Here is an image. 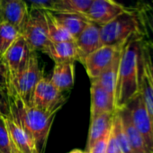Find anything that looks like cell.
Segmentation results:
<instances>
[{
  "label": "cell",
  "mask_w": 153,
  "mask_h": 153,
  "mask_svg": "<svg viewBox=\"0 0 153 153\" xmlns=\"http://www.w3.org/2000/svg\"><path fill=\"white\" fill-rule=\"evenodd\" d=\"M141 42V34L133 35L122 49L114 97L116 112L126 108L140 94Z\"/></svg>",
  "instance_id": "cell-1"
},
{
  "label": "cell",
  "mask_w": 153,
  "mask_h": 153,
  "mask_svg": "<svg viewBox=\"0 0 153 153\" xmlns=\"http://www.w3.org/2000/svg\"><path fill=\"white\" fill-rule=\"evenodd\" d=\"M10 105L23 127L34 141L38 152L42 153L57 113L42 111L18 97L10 98Z\"/></svg>",
  "instance_id": "cell-2"
},
{
  "label": "cell",
  "mask_w": 153,
  "mask_h": 153,
  "mask_svg": "<svg viewBox=\"0 0 153 153\" xmlns=\"http://www.w3.org/2000/svg\"><path fill=\"white\" fill-rule=\"evenodd\" d=\"M141 34L140 24L133 8H128L109 23L100 26L103 45L123 46L133 35Z\"/></svg>",
  "instance_id": "cell-3"
},
{
  "label": "cell",
  "mask_w": 153,
  "mask_h": 153,
  "mask_svg": "<svg viewBox=\"0 0 153 153\" xmlns=\"http://www.w3.org/2000/svg\"><path fill=\"white\" fill-rule=\"evenodd\" d=\"M43 76L37 53L33 52L25 68L8 79L7 95L9 98L18 97L29 104L35 87Z\"/></svg>",
  "instance_id": "cell-4"
},
{
  "label": "cell",
  "mask_w": 153,
  "mask_h": 153,
  "mask_svg": "<svg viewBox=\"0 0 153 153\" xmlns=\"http://www.w3.org/2000/svg\"><path fill=\"white\" fill-rule=\"evenodd\" d=\"M32 51H43L51 43L44 10L29 9L26 24L21 33Z\"/></svg>",
  "instance_id": "cell-5"
},
{
  "label": "cell",
  "mask_w": 153,
  "mask_h": 153,
  "mask_svg": "<svg viewBox=\"0 0 153 153\" xmlns=\"http://www.w3.org/2000/svg\"><path fill=\"white\" fill-rule=\"evenodd\" d=\"M66 100L64 93L59 91L49 78L43 76L35 87L29 105L47 113H58Z\"/></svg>",
  "instance_id": "cell-6"
},
{
  "label": "cell",
  "mask_w": 153,
  "mask_h": 153,
  "mask_svg": "<svg viewBox=\"0 0 153 153\" xmlns=\"http://www.w3.org/2000/svg\"><path fill=\"white\" fill-rule=\"evenodd\" d=\"M127 109L131 123L142 136L149 152L153 153V123L140 94L127 106Z\"/></svg>",
  "instance_id": "cell-7"
},
{
  "label": "cell",
  "mask_w": 153,
  "mask_h": 153,
  "mask_svg": "<svg viewBox=\"0 0 153 153\" xmlns=\"http://www.w3.org/2000/svg\"><path fill=\"white\" fill-rule=\"evenodd\" d=\"M6 123L14 153H39L34 141L23 127L18 117L11 108L10 113L3 117Z\"/></svg>",
  "instance_id": "cell-8"
},
{
  "label": "cell",
  "mask_w": 153,
  "mask_h": 153,
  "mask_svg": "<svg viewBox=\"0 0 153 153\" xmlns=\"http://www.w3.org/2000/svg\"><path fill=\"white\" fill-rule=\"evenodd\" d=\"M123 47V46L103 45L83 60L82 64L86 68L90 80L97 79L109 67L116 55L122 51Z\"/></svg>",
  "instance_id": "cell-9"
},
{
  "label": "cell",
  "mask_w": 153,
  "mask_h": 153,
  "mask_svg": "<svg viewBox=\"0 0 153 153\" xmlns=\"http://www.w3.org/2000/svg\"><path fill=\"white\" fill-rule=\"evenodd\" d=\"M33 52L34 51H31L26 41L20 34L3 55L8 71V79L25 68Z\"/></svg>",
  "instance_id": "cell-10"
},
{
  "label": "cell",
  "mask_w": 153,
  "mask_h": 153,
  "mask_svg": "<svg viewBox=\"0 0 153 153\" xmlns=\"http://www.w3.org/2000/svg\"><path fill=\"white\" fill-rule=\"evenodd\" d=\"M127 7L116 0H94L84 16L93 24L102 26L123 13Z\"/></svg>",
  "instance_id": "cell-11"
},
{
  "label": "cell",
  "mask_w": 153,
  "mask_h": 153,
  "mask_svg": "<svg viewBox=\"0 0 153 153\" xmlns=\"http://www.w3.org/2000/svg\"><path fill=\"white\" fill-rule=\"evenodd\" d=\"M1 22L10 24L21 33L28 18L29 8L24 0H0Z\"/></svg>",
  "instance_id": "cell-12"
},
{
  "label": "cell",
  "mask_w": 153,
  "mask_h": 153,
  "mask_svg": "<svg viewBox=\"0 0 153 153\" xmlns=\"http://www.w3.org/2000/svg\"><path fill=\"white\" fill-rule=\"evenodd\" d=\"M75 42L79 51V62L82 63L88 55L103 46L100 37V26L89 22L82 33L75 39Z\"/></svg>",
  "instance_id": "cell-13"
},
{
  "label": "cell",
  "mask_w": 153,
  "mask_h": 153,
  "mask_svg": "<svg viewBox=\"0 0 153 153\" xmlns=\"http://www.w3.org/2000/svg\"><path fill=\"white\" fill-rule=\"evenodd\" d=\"M42 52L48 55L55 64L79 61V51L75 40L61 42H51Z\"/></svg>",
  "instance_id": "cell-14"
},
{
  "label": "cell",
  "mask_w": 153,
  "mask_h": 153,
  "mask_svg": "<svg viewBox=\"0 0 153 153\" xmlns=\"http://www.w3.org/2000/svg\"><path fill=\"white\" fill-rule=\"evenodd\" d=\"M90 95V118L103 114H114L116 112L114 100L95 81H91Z\"/></svg>",
  "instance_id": "cell-15"
},
{
  "label": "cell",
  "mask_w": 153,
  "mask_h": 153,
  "mask_svg": "<svg viewBox=\"0 0 153 153\" xmlns=\"http://www.w3.org/2000/svg\"><path fill=\"white\" fill-rule=\"evenodd\" d=\"M50 80L62 93L71 90L75 83V62L56 63Z\"/></svg>",
  "instance_id": "cell-16"
},
{
  "label": "cell",
  "mask_w": 153,
  "mask_h": 153,
  "mask_svg": "<svg viewBox=\"0 0 153 153\" xmlns=\"http://www.w3.org/2000/svg\"><path fill=\"white\" fill-rule=\"evenodd\" d=\"M142 38L153 45V0H141L133 7Z\"/></svg>",
  "instance_id": "cell-17"
},
{
  "label": "cell",
  "mask_w": 153,
  "mask_h": 153,
  "mask_svg": "<svg viewBox=\"0 0 153 153\" xmlns=\"http://www.w3.org/2000/svg\"><path fill=\"white\" fill-rule=\"evenodd\" d=\"M115 114V113H114ZM114 114H103L90 118V127L87 143V152L112 127Z\"/></svg>",
  "instance_id": "cell-18"
},
{
  "label": "cell",
  "mask_w": 153,
  "mask_h": 153,
  "mask_svg": "<svg viewBox=\"0 0 153 153\" xmlns=\"http://www.w3.org/2000/svg\"><path fill=\"white\" fill-rule=\"evenodd\" d=\"M118 112L121 115L123 129L128 137L130 145H131L133 152L134 153H149L146 147V144L144 142L142 136L136 130V128L134 127V125L131 123L130 114H129L127 107L121 111H118Z\"/></svg>",
  "instance_id": "cell-19"
},
{
  "label": "cell",
  "mask_w": 153,
  "mask_h": 153,
  "mask_svg": "<svg viewBox=\"0 0 153 153\" xmlns=\"http://www.w3.org/2000/svg\"><path fill=\"white\" fill-rule=\"evenodd\" d=\"M122 51L116 55L114 59L109 65V67L98 76L97 79L91 80L97 82L108 95L114 100L115 97V89H116V82H117V76H118V68L120 63Z\"/></svg>",
  "instance_id": "cell-20"
},
{
  "label": "cell",
  "mask_w": 153,
  "mask_h": 153,
  "mask_svg": "<svg viewBox=\"0 0 153 153\" xmlns=\"http://www.w3.org/2000/svg\"><path fill=\"white\" fill-rule=\"evenodd\" d=\"M52 14L63 28L74 38V40L82 33L89 23L84 16L78 14L54 12H52Z\"/></svg>",
  "instance_id": "cell-21"
},
{
  "label": "cell",
  "mask_w": 153,
  "mask_h": 153,
  "mask_svg": "<svg viewBox=\"0 0 153 153\" xmlns=\"http://www.w3.org/2000/svg\"><path fill=\"white\" fill-rule=\"evenodd\" d=\"M94 0H56L54 13H70L84 16Z\"/></svg>",
  "instance_id": "cell-22"
},
{
  "label": "cell",
  "mask_w": 153,
  "mask_h": 153,
  "mask_svg": "<svg viewBox=\"0 0 153 153\" xmlns=\"http://www.w3.org/2000/svg\"><path fill=\"white\" fill-rule=\"evenodd\" d=\"M44 14L47 20L49 39L51 42H61L74 40V38L58 22L52 12L44 10Z\"/></svg>",
  "instance_id": "cell-23"
},
{
  "label": "cell",
  "mask_w": 153,
  "mask_h": 153,
  "mask_svg": "<svg viewBox=\"0 0 153 153\" xmlns=\"http://www.w3.org/2000/svg\"><path fill=\"white\" fill-rule=\"evenodd\" d=\"M112 131H113V134L118 143V146L120 147L122 153H134L130 145V142H129L128 137L125 133V131L123 129L121 115H120L119 112H115V114L114 115V120H113V124H112Z\"/></svg>",
  "instance_id": "cell-24"
},
{
  "label": "cell",
  "mask_w": 153,
  "mask_h": 153,
  "mask_svg": "<svg viewBox=\"0 0 153 153\" xmlns=\"http://www.w3.org/2000/svg\"><path fill=\"white\" fill-rule=\"evenodd\" d=\"M20 34L19 31L10 24L0 22V56L3 57Z\"/></svg>",
  "instance_id": "cell-25"
},
{
  "label": "cell",
  "mask_w": 153,
  "mask_h": 153,
  "mask_svg": "<svg viewBox=\"0 0 153 153\" xmlns=\"http://www.w3.org/2000/svg\"><path fill=\"white\" fill-rule=\"evenodd\" d=\"M140 96L145 107L153 123V86L151 85L147 74L141 68L140 71Z\"/></svg>",
  "instance_id": "cell-26"
},
{
  "label": "cell",
  "mask_w": 153,
  "mask_h": 153,
  "mask_svg": "<svg viewBox=\"0 0 153 153\" xmlns=\"http://www.w3.org/2000/svg\"><path fill=\"white\" fill-rule=\"evenodd\" d=\"M141 68L153 86V45L143 38L141 42Z\"/></svg>",
  "instance_id": "cell-27"
},
{
  "label": "cell",
  "mask_w": 153,
  "mask_h": 153,
  "mask_svg": "<svg viewBox=\"0 0 153 153\" xmlns=\"http://www.w3.org/2000/svg\"><path fill=\"white\" fill-rule=\"evenodd\" d=\"M0 153H14L6 123L1 116H0Z\"/></svg>",
  "instance_id": "cell-28"
},
{
  "label": "cell",
  "mask_w": 153,
  "mask_h": 153,
  "mask_svg": "<svg viewBox=\"0 0 153 153\" xmlns=\"http://www.w3.org/2000/svg\"><path fill=\"white\" fill-rule=\"evenodd\" d=\"M29 9H40L51 11L56 0H24Z\"/></svg>",
  "instance_id": "cell-29"
},
{
  "label": "cell",
  "mask_w": 153,
  "mask_h": 153,
  "mask_svg": "<svg viewBox=\"0 0 153 153\" xmlns=\"http://www.w3.org/2000/svg\"><path fill=\"white\" fill-rule=\"evenodd\" d=\"M111 131H112V127L102 138H100L97 142H95V144L88 150V153H106L107 144L111 135Z\"/></svg>",
  "instance_id": "cell-30"
},
{
  "label": "cell",
  "mask_w": 153,
  "mask_h": 153,
  "mask_svg": "<svg viewBox=\"0 0 153 153\" xmlns=\"http://www.w3.org/2000/svg\"><path fill=\"white\" fill-rule=\"evenodd\" d=\"M8 87V71L2 56H0V89L7 93Z\"/></svg>",
  "instance_id": "cell-31"
},
{
  "label": "cell",
  "mask_w": 153,
  "mask_h": 153,
  "mask_svg": "<svg viewBox=\"0 0 153 153\" xmlns=\"http://www.w3.org/2000/svg\"><path fill=\"white\" fill-rule=\"evenodd\" d=\"M10 113V98L7 93L0 89V116L5 117Z\"/></svg>",
  "instance_id": "cell-32"
},
{
  "label": "cell",
  "mask_w": 153,
  "mask_h": 153,
  "mask_svg": "<svg viewBox=\"0 0 153 153\" xmlns=\"http://www.w3.org/2000/svg\"><path fill=\"white\" fill-rule=\"evenodd\" d=\"M106 153H122L120 147L118 146V143L113 134V131H111V135H110V138L108 140Z\"/></svg>",
  "instance_id": "cell-33"
},
{
  "label": "cell",
  "mask_w": 153,
  "mask_h": 153,
  "mask_svg": "<svg viewBox=\"0 0 153 153\" xmlns=\"http://www.w3.org/2000/svg\"><path fill=\"white\" fill-rule=\"evenodd\" d=\"M68 153H88V152L83 151V150H80V149H73V150L69 151Z\"/></svg>",
  "instance_id": "cell-34"
},
{
  "label": "cell",
  "mask_w": 153,
  "mask_h": 153,
  "mask_svg": "<svg viewBox=\"0 0 153 153\" xmlns=\"http://www.w3.org/2000/svg\"><path fill=\"white\" fill-rule=\"evenodd\" d=\"M0 22H1V15H0Z\"/></svg>",
  "instance_id": "cell-35"
}]
</instances>
